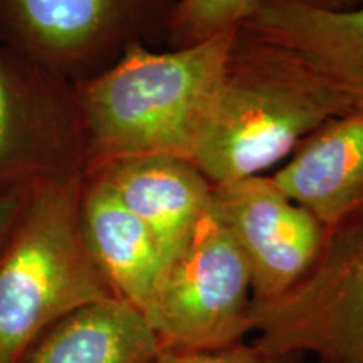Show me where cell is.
Returning <instances> with one entry per match:
<instances>
[{
    "mask_svg": "<svg viewBox=\"0 0 363 363\" xmlns=\"http://www.w3.org/2000/svg\"><path fill=\"white\" fill-rule=\"evenodd\" d=\"M177 0H0V40L79 84L136 44L165 48Z\"/></svg>",
    "mask_w": 363,
    "mask_h": 363,
    "instance_id": "cell-4",
    "label": "cell"
},
{
    "mask_svg": "<svg viewBox=\"0 0 363 363\" xmlns=\"http://www.w3.org/2000/svg\"><path fill=\"white\" fill-rule=\"evenodd\" d=\"M271 179L328 230L363 214V104L318 126Z\"/></svg>",
    "mask_w": 363,
    "mask_h": 363,
    "instance_id": "cell-10",
    "label": "cell"
},
{
    "mask_svg": "<svg viewBox=\"0 0 363 363\" xmlns=\"http://www.w3.org/2000/svg\"><path fill=\"white\" fill-rule=\"evenodd\" d=\"M249 325L269 352L363 363V214L328 230L320 256L288 291L252 301Z\"/></svg>",
    "mask_w": 363,
    "mask_h": 363,
    "instance_id": "cell-5",
    "label": "cell"
},
{
    "mask_svg": "<svg viewBox=\"0 0 363 363\" xmlns=\"http://www.w3.org/2000/svg\"><path fill=\"white\" fill-rule=\"evenodd\" d=\"M79 214L86 244L113 294L147 316L165 276V262L152 233L93 175L83 180Z\"/></svg>",
    "mask_w": 363,
    "mask_h": 363,
    "instance_id": "cell-11",
    "label": "cell"
},
{
    "mask_svg": "<svg viewBox=\"0 0 363 363\" xmlns=\"http://www.w3.org/2000/svg\"><path fill=\"white\" fill-rule=\"evenodd\" d=\"M238 29L179 49L136 44L76 84L89 138L88 172L130 157L192 160Z\"/></svg>",
    "mask_w": 363,
    "mask_h": 363,
    "instance_id": "cell-2",
    "label": "cell"
},
{
    "mask_svg": "<svg viewBox=\"0 0 363 363\" xmlns=\"http://www.w3.org/2000/svg\"><path fill=\"white\" fill-rule=\"evenodd\" d=\"M208 211L246 257L252 301H269L296 284L328 234L315 216L281 192L271 175L214 185Z\"/></svg>",
    "mask_w": 363,
    "mask_h": 363,
    "instance_id": "cell-8",
    "label": "cell"
},
{
    "mask_svg": "<svg viewBox=\"0 0 363 363\" xmlns=\"http://www.w3.org/2000/svg\"><path fill=\"white\" fill-rule=\"evenodd\" d=\"M33 189H13L0 194V254L11 238L13 227L24 211V206Z\"/></svg>",
    "mask_w": 363,
    "mask_h": 363,
    "instance_id": "cell-16",
    "label": "cell"
},
{
    "mask_svg": "<svg viewBox=\"0 0 363 363\" xmlns=\"http://www.w3.org/2000/svg\"><path fill=\"white\" fill-rule=\"evenodd\" d=\"M321 11H350L363 6V0H296Z\"/></svg>",
    "mask_w": 363,
    "mask_h": 363,
    "instance_id": "cell-17",
    "label": "cell"
},
{
    "mask_svg": "<svg viewBox=\"0 0 363 363\" xmlns=\"http://www.w3.org/2000/svg\"><path fill=\"white\" fill-rule=\"evenodd\" d=\"M89 158L76 84L0 40V194L84 179Z\"/></svg>",
    "mask_w": 363,
    "mask_h": 363,
    "instance_id": "cell-6",
    "label": "cell"
},
{
    "mask_svg": "<svg viewBox=\"0 0 363 363\" xmlns=\"http://www.w3.org/2000/svg\"><path fill=\"white\" fill-rule=\"evenodd\" d=\"M160 350L143 313L108 298L59 320L19 363H153Z\"/></svg>",
    "mask_w": 363,
    "mask_h": 363,
    "instance_id": "cell-13",
    "label": "cell"
},
{
    "mask_svg": "<svg viewBox=\"0 0 363 363\" xmlns=\"http://www.w3.org/2000/svg\"><path fill=\"white\" fill-rule=\"evenodd\" d=\"M152 233L165 271L207 214L214 185L192 160L174 155L121 158L89 170Z\"/></svg>",
    "mask_w": 363,
    "mask_h": 363,
    "instance_id": "cell-9",
    "label": "cell"
},
{
    "mask_svg": "<svg viewBox=\"0 0 363 363\" xmlns=\"http://www.w3.org/2000/svg\"><path fill=\"white\" fill-rule=\"evenodd\" d=\"M251 271L229 230L211 211L165 271L147 321L172 350H214L251 333Z\"/></svg>",
    "mask_w": 363,
    "mask_h": 363,
    "instance_id": "cell-7",
    "label": "cell"
},
{
    "mask_svg": "<svg viewBox=\"0 0 363 363\" xmlns=\"http://www.w3.org/2000/svg\"><path fill=\"white\" fill-rule=\"evenodd\" d=\"M299 353H276L261 345L244 342L214 350H172L162 348L153 363H303Z\"/></svg>",
    "mask_w": 363,
    "mask_h": 363,
    "instance_id": "cell-15",
    "label": "cell"
},
{
    "mask_svg": "<svg viewBox=\"0 0 363 363\" xmlns=\"http://www.w3.org/2000/svg\"><path fill=\"white\" fill-rule=\"evenodd\" d=\"M259 4L261 0H177L165 48H187L238 29Z\"/></svg>",
    "mask_w": 363,
    "mask_h": 363,
    "instance_id": "cell-14",
    "label": "cell"
},
{
    "mask_svg": "<svg viewBox=\"0 0 363 363\" xmlns=\"http://www.w3.org/2000/svg\"><path fill=\"white\" fill-rule=\"evenodd\" d=\"M242 26L289 49L335 88L363 104V6L321 11L296 0H261Z\"/></svg>",
    "mask_w": 363,
    "mask_h": 363,
    "instance_id": "cell-12",
    "label": "cell"
},
{
    "mask_svg": "<svg viewBox=\"0 0 363 363\" xmlns=\"http://www.w3.org/2000/svg\"><path fill=\"white\" fill-rule=\"evenodd\" d=\"M357 106L289 49L240 26L192 162L212 185L262 175L326 120Z\"/></svg>",
    "mask_w": 363,
    "mask_h": 363,
    "instance_id": "cell-1",
    "label": "cell"
},
{
    "mask_svg": "<svg viewBox=\"0 0 363 363\" xmlns=\"http://www.w3.org/2000/svg\"><path fill=\"white\" fill-rule=\"evenodd\" d=\"M83 180L33 189L0 254V363H19L69 313L116 298L84 239Z\"/></svg>",
    "mask_w": 363,
    "mask_h": 363,
    "instance_id": "cell-3",
    "label": "cell"
}]
</instances>
